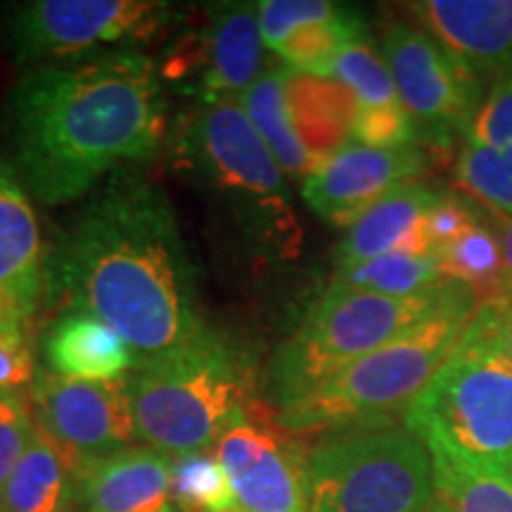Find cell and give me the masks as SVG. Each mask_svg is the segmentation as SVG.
<instances>
[{"mask_svg": "<svg viewBox=\"0 0 512 512\" xmlns=\"http://www.w3.org/2000/svg\"><path fill=\"white\" fill-rule=\"evenodd\" d=\"M46 278L67 311L93 313L124 337L136 370L183 349L207 328L169 197L124 171L76 211L50 252Z\"/></svg>", "mask_w": 512, "mask_h": 512, "instance_id": "1", "label": "cell"}, {"mask_svg": "<svg viewBox=\"0 0 512 512\" xmlns=\"http://www.w3.org/2000/svg\"><path fill=\"white\" fill-rule=\"evenodd\" d=\"M12 164L38 202L60 207L164 143L162 74L138 50L29 67L5 100Z\"/></svg>", "mask_w": 512, "mask_h": 512, "instance_id": "2", "label": "cell"}, {"mask_svg": "<svg viewBox=\"0 0 512 512\" xmlns=\"http://www.w3.org/2000/svg\"><path fill=\"white\" fill-rule=\"evenodd\" d=\"M36 377L24 330H0V396L22 394Z\"/></svg>", "mask_w": 512, "mask_h": 512, "instance_id": "35", "label": "cell"}, {"mask_svg": "<svg viewBox=\"0 0 512 512\" xmlns=\"http://www.w3.org/2000/svg\"><path fill=\"white\" fill-rule=\"evenodd\" d=\"M264 48L256 5L216 3L207 24L171 48L159 74L202 102L235 100L261 76Z\"/></svg>", "mask_w": 512, "mask_h": 512, "instance_id": "11", "label": "cell"}, {"mask_svg": "<svg viewBox=\"0 0 512 512\" xmlns=\"http://www.w3.org/2000/svg\"><path fill=\"white\" fill-rule=\"evenodd\" d=\"M285 93L294 131L316 166L349 143L358 102L347 86L287 67Z\"/></svg>", "mask_w": 512, "mask_h": 512, "instance_id": "20", "label": "cell"}, {"mask_svg": "<svg viewBox=\"0 0 512 512\" xmlns=\"http://www.w3.org/2000/svg\"><path fill=\"white\" fill-rule=\"evenodd\" d=\"M34 420L76 463L133 446L138 439L128 377L110 382L38 373Z\"/></svg>", "mask_w": 512, "mask_h": 512, "instance_id": "12", "label": "cell"}, {"mask_svg": "<svg viewBox=\"0 0 512 512\" xmlns=\"http://www.w3.org/2000/svg\"><path fill=\"white\" fill-rule=\"evenodd\" d=\"M448 283L451 280L415 297L328 287L268 363L266 396L273 411L304 399L358 358L425 318L444 299Z\"/></svg>", "mask_w": 512, "mask_h": 512, "instance_id": "7", "label": "cell"}, {"mask_svg": "<svg viewBox=\"0 0 512 512\" xmlns=\"http://www.w3.org/2000/svg\"><path fill=\"white\" fill-rule=\"evenodd\" d=\"M41 228L29 195L0 171V292L27 323L48 290Z\"/></svg>", "mask_w": 512, "mask_h": 512, "instance_id": "17", "label": "cell"}, {"mask_svg": "<svg viewBox=\"0 0 512 512\" xmlns=\"http://www.w3.org/2000/svg\"><path fill=\"white\" fill-rule=\"evenodd\" d=\"M176 162L240 228L259 254L292 259L302 226L285 174L238 100L202 102L185 114L174 136Z\"/></svg>", "mask_w": 512, "mask_h": 512, "instance_id": "4", "label": "cell"}, {"mask_svg": "<svg viewBox=\"0 0 512 512\" xmlns=\"http://www.w3.org/2000/svg\"><path fill=\"white\" fill-rule=\"evenodd\" d=\"M437 192L420 183H406L384 195L349 228L337 247V266L370 261L394 252L437 254L425 238L427 211Z\"/></svg>", "mask_w": 512, "mask_h": 512, "instance_id": "18", "label": "cell"}, {"mask_svg": "<svg viewBox=\"0 0 512 512\" xmlns=\"http://www.w3.org/2000/svg\"><path fill=\"white\" fill-rule=\"evenodd\" d=\"M138 439L176 458L211 453L254 389L245 351L209 325L174 354L128 377Z\"/></svg>", "mask_w": 512, "mask_h": 512, "instance_id": "6", "label": "cell"}, {"mask_svg": "<svg viewBox=\"0 0 512 512\" xmlns=\"http://www.w3.org/2000/svg\"><path fill=\"white\" fill-rule=\"evenodd\" d=\"M430 448L406 427L320 437L306 458V512H432Z\"/></svg>", "mask_w": 512, "mask_h": 512, "instance_id": "8", "label": "cell"}, {"mask_svg": "<svg viewBox=\"0 0 512 512\" xmlns=\"http://www.w3.org/2000/svg\"><path fill=\"white\" fill-rule=\"evenodd\" d=\"M477 219L479 214L472 207V200L453 195V192L439 195L425 219V238L430 242L432 252L439 254L453 240H458Z\"/></svg>", "mask_w": 512, "mask_h": 512, "instance_id": "34", "label": "cell"}, {"mask_svg": "<svg viewBox=\"0 0 512 512\" xmlns=\"http://www.w3.org/2000/svg\"><path fill=\"white\" fill-rule=\"evenodd\" d=\"M427 157L418 145L370 147L349 140L304 178L302 197L332 226H354L384 195L418 183Z\"/></svg>", "mask_w": 512, "mask_h": 512, "instance_id": "14", "label": "cell"}, {"mask_svg": "<svg viewBox=\"0 0 512 512\" xmlns=\"http://www.w3.org/2000/svg\"><path fill=\"white\" fill-rule=\"evenodd\" d=\"M211 453L228 472L240 512H306L309 448L275 422L240 415Z\"/></svg>", "mask_w": 512, "mask_h": 512, "instance_id": "13", "label": "cell"}, {"mask_svg": "<svg viewBox=\"0 0 512 512\" xmlns=\"http://www.w3.org/2000/svg\"><path fill=\"white\" fill-rule=\"evenodd\" d=\"M403 427L430 451L496 475L512 460V358L496 302L479 304Z\"/></svg>", "mask_w": 512, "mask_h": 512, "instance_id": "5", "label": "cell"}, {"mask_svg": "<svg viewBox=\"0 0 512 512\" xmlns=\"http://www.w3.org/2000/svg\"><path fill=\"white\" fill-rule=\"evenodd\" d=\"M81 512H181L174 501L171 458L147 446H128L76 463Z\"/></svg>", "mask_w": 512, "mask_h": 512, "instance_id": "16", "label": "cell"}, {"mask_svg": "<svg viewBox=\"0 0 512 512\" xmlns=\"http://www.w3.org/2000/svg\"><path fill=\"white\" fill-rule=\"evenodd\" d=\"M256 10H259V27L264 43L275 50L299 29L330 22V19L342 15L344 8L337 3H328V0H261Z\"/></svg>", "mask_w": 512, "mask_h": 512, "instance_id": "30", "label": "cell"}, {"mask_svg": "<svg viewBox=\"0 0 512 512\" xmlns=\"http://www.w3.org/2000/svg\"><path fill=\"white\" fill-rule=\"evenodd\" d=\"M496 477H498V479H503V482L508 484V486H512V460H510L508 465H503L501 470L496 472Z\"/></svg>", "mask_w": 512, "mask_h": 512, "instance_id": "39", "label": "cell"}, {"mask_svg": "<svg viewBox=\"0 0 512 512\" xmlns=\"http://www.w3.org/2000/svg\"><path fill=\"white\" fill-rule=\"evenodd\" d=\"M382 57L420 143L451 147L458 136L467 138L482 105V81L475 74L453 60L425 29L408 24L387 29Z\"/></svg>", "mask_w": 512, "mask_h": 512, "instance_id": "10", "label": "cell"}, {"mask_svg": "<svg viewBox=\"0 0 512 512\" xmlns=\"http://www.w3.org/2000/svg\"><path fill=\"white\" fill-rule=\"evenodd\" d=\"M174 12L157 0H29L5 10V46L19 64L67 62L157 36Z\"/></svg>", "mask_w": 512, "mask_h": 512, "instance_id": "9", "label": "cell"}, {"mask_svg": "<svg viewBox=\"0 0 512 512\" xmlns=\"http://www.w3.org/2000/svg\"><path fill=\"white\" fill-rule=\"evenodd\" d=\"M467 140L505 150L512 147V76L491 83V91L472 119Z\"/></svg>", "mask_w": 512, "mask_h": 512, "instance_id": "32", "label": "cell"}, {"mask_svg": "<svg viewBox=\"0 0 512 512\" xmlns=\"http://www.w3.org/2000/svg\"><path fill=\"white\" fill-rule=\"evenodd\" d=\"M503 242V287L505 297L512 299V221H501Z\"/></svg>", "mask_w": 512, "mask_h": 512, "instance_id": "36", "label": "cell"}, {"mask_svg": "<svg viewBox=\"0 0 512 512\" xmlns=\"http://www.w3.org/2000/svg\"><path fill=\"white\" fill-rule=\"evenodd\" d=\"M439 254L394 252L358 264L337 266L330 287H347L384 294V297H415L446 283Z\"/></svg>", "mask_w": 512, "mask_h": 512, "instance_id": "23", "label": "cell"}, {"mask_svg": "<svg viewBox=\"0 0 512 512\" xmlns=\"http://www.w3.org/2000/svg\"><path fill=\"white\" fill-rule=\"evenodd\" d=\"M332 76L349 88L358 102V110L401 105L387 62L370 46L366 36L344 46L335 62V69H332Z\"/></svg>", "mask_w": 512, "mask_h": 512, "instance_id": "29", "label": "cell"}, {"mask_svg": "<svg viewBox=\"0 0 512 512\" xmlns=\"http://www.w3.org/2000/svg\"><path fill=\"white\" fill-rule=\"evenodd\" d=\"M0 330H24L22 318L17 316V311L12 309L3 292H0Z\"/></svg>", "mask_w": 512, "mask_h": 512, "instance_id": "38", "label": "cell"}, {"mask_svg": "<svg viewBox=\"0 0 512 512\" xmlns=\"http://www.w3.org/2000/svg\"><path fill=\"white\" fill-rule=\"evenodd\" d=\"M477 297L451 280L434 311L306 394L273 411L294 437L389 427L430 387L477 311Z\"/></svg>", "mask_w": 512, "mask_h": 512, "instance_id": "3", "label": "cell"}, {"mask_svg": "<svg viewBox=\"0 0 512 512\" xmlns=\"http://www.w3.org/2000/svg\"><path fill=\"white\" fill-rule=\"evenodd\" d=\"M361 36V17L354 10H342V15L330 19V22L299 29L297 34H292L287 41L280 43L275 53L283 57V62L294 72L332 79V69H335L339 53H342L347 43Z\"/></svg>", "mask_w": 512, "mask_h": 512, "instance_id": "26", "label": "cell"}, {"mask_svg": "<svg viewBox=\"0 0 512 512\" xmlns=\"http://www.w3.org/2000/svg\"><path fill=\"white\" fill-rule=\"evenodd\" d=\"M36 434V420L22 394L0 396V489L8 482Z\"/></svg>", "mask_w": 512, "mask_h": 512, "instance_id": "31", "label": "cell"}, {"mask_svg": "<svg viewBox=\"0 0 512 512\" xmlns=\"http://www.w3.org/2000/svg\"><path fill=\"white\" fill-rule=\"evenodd\" d=\"M420 27L479 81L512 76V0H422Z\"/></svg>", "mask_w": 512, "mask_h": 512, "instance_id": "15", "label": "cell"}, {"mask_svg": "<svg viewBox=\"0 0 512 512\" xmlns=\"http://www.w3.org/2000/svg\"><path fill=\"white\" fill-rule=\"evenodd\" d=\"M496 306H498V323H501L505 349H508V356L512 358V299L508 297L496 299Z\"/></svg>", "mask_w": 512, "mask_h": 512, "instance_id": "37", "label": "cell"}, {"mask_svg": "<svg viewBox=\"0 0 512 512\" xmlns=\"http://www.w3.org/2000/svg\"><path fill=\"white\" fill-rule=\"evenodd\" d=\"M48 373L72 380L110 382L136 370V356L124 337L93 313L64 311L41 342Z\"/></svg>", "mask_w": 512, "mask_h": 512, "instance_id": "19", "label": "cell"}, {"mask_svg": "<svg viewBox=\"0 0 512 512\" xmlns=\"http://www.w3.org/2000/svg\"><path fill=\"white\" fill-rule=\"evenodd\" d=\"M171 482L181 512H240L228 472L214 453L171 458Z\"/></svg>", "mask_w": 512, "mask_h": 512, "instance_id": "27", "label": "cell"}, {"mask_svg": "<svg viewBox=\"0 0 512 512\" xmlns=\"http://www.w3.org/2000/svg\"><path fill=\"white\" fill-rule=\"evenodd\" d=\"M351 140L370 147L418 145V128L401 105L358 110Z\"/></svg>", "mask_w": 512, "mask_h": 512, "instance_id": "33", "label": "cell"}, {"mask_svg": "<svg viewBox=\"0 0 512 512\" xmlns=\"http://www.w3.org/2000/svg\"><path fill=\"white\" fill-rule=\"evenodd\" d=\"M434 465L432 512H512V486L446 453L430 451Z\"/></svg>", "mask_w": 512, "mask_h": 512, "instance_id": "25", "label": "cell"}, {"mask_svg": "<svg viewBox=\"0 0 512 512\" xmlns=\"http://www.w3.org/2000/svg\"><path fill=\"white\" fill-rule=\"evenodd\" d=\"M285 72L287 67H278L261 74L242 93L240 107L245 110L268 150H271L283 174L292 178H306L316 169V162L306 152L292 126L285 93Z\"/></svg>", "mask_w": 512, "mask_h": 512, "instance_id": "22", "label": "cell"}, {"mask_svg": "<svg viewBox=\"0 0 512 512\" xmlns=\"http://www.w3.org/2000/svg\"><path fill=\"white\" fill-rule=\"evenodd\" d=\"M448 280L465 285L479 304L505 297L503 287V242L501 226L484 216L439 252Z\"/></svg>", "mask_w": 512, "mask_h": 512, "instance_id": "24", "label": "cell"}, {"mask_svg": "<svg viewBox=\"0 0 512 512\" xmlns=\"http://www.w3.org/2000/svg\"><path fill=\"white\" fill-rule=\"evenodd\" d=\"M76 503V460L41 427L0 489V512H69Z\"/></svg>", "mask_w": 512, "mask_h": 512, "instance_id": "21", "label": "cell"}, {"mask_svg": "<svg viewBox=\"0 0 512 512\" xmlns=\"http://www.w3.org/2000/svg\"><path fill=\"white\" fill-rule=\"evenodd\" d=\"M456 185L467 200L484 204L501 221H512V176L494 147L465 140L456 162Z\"/></svg>", "mask_w": 512, "mask_h": 512, "instance_id": "28", "label": "cell"}]
</instances>
